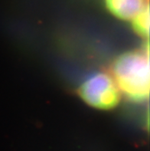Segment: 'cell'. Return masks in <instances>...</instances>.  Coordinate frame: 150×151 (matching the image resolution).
<instances>
[{
    "label": "cell",
    "instance_id": "1",
    "mask_svg": "<svg viewBox=\"0 0 150 151\" xmlns=\"http://www.w3.org/2000/svg\"><path fill=\"white\" fill-rule=\"evenodd\" d=\"M149 44L142 51L126 52L118 57L113 66V78L121 94L140 103L149 97Z\"/></svg>",
    "mask_w": 150,
    "mask_h": 151
},
{
    "label": "cell",
    "instance_id": "2",
    "mask_svg": "<svg viewBox=\"0 0 150 151\" xmlns=\"http://www.w3.org/2000/svg\"><path fill=\"white\" fill-rule=\"evenodd\" d=\"M79 94L88 105L100 110L114 108L121 97L113 78L103 72L95 73L86 79L79 88Z\"/></svg>",
    "mask_w": 150,
    "mask_h": 151
},
{
    "label": "cell",
    "instance_id": "3",
    "mask_svg": "<svg viewBox=\"0 0 150 151\" xmlns=\"http://www.w3.org/2000/svg\"><path fill=\"white\" fill-rule=\"evenodd\" d=\"M105 5L115 17L123 21H132L149 6V0H105Z\"/></svg>",
    "mask_w": 150,
    "mask_h": 151
},
{
    "label": "cell",
    "instance_id": "4",
    "mask_svg": "<svg viewBox=\"0 0 150 151\" xmlns=\"http://www.w3.org/2000/svg\"><path fill=\"white\" fill-rule=\"evenodd\" d=\"M131 22L133 29L139 35L148 37L149 35V6L143 9Z\"/></svg>",
    "mask_w": 150,
    "mask_h": 151
}]
</instances>
